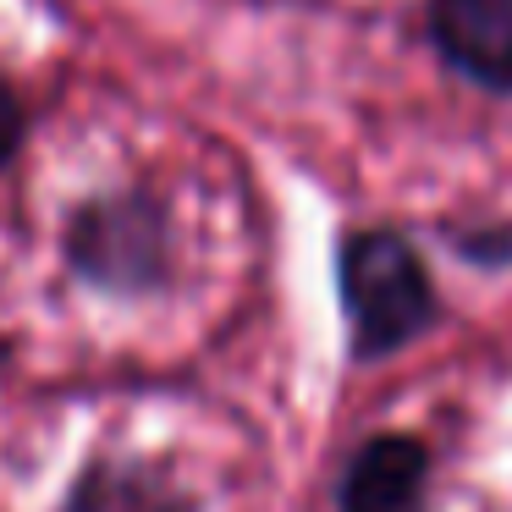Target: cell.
<instances>
[{"label": "cell", "instance_id": "1", "mask_svg": "<svg viewBox=\"0 0 512 512\" xmlns=\"http://www.w3.org/2000/svg\"><path fill=\"white\" fill-rule=\"evenodd\" d=\"M336 292L347 314V353L380 364L413 347L441 320V292L424 254L391 226L347 232L336 248Z\"/></svg>", "mask_w": 512, "mask_h": 512}, {"label": "cell", "instance_id": "2", "mask_svg": "<svg viewBox=\"0 0 512 512\" xmlns=\"http://www.w3.org/2000/svg\"><path fill=\"white\" fill-rule=\"evenodd\" d=\"M67 265L89 287L138 298L155 292L171 270V221L149 193H105L89 199L67 226Z\"/></svg>", "mask_w": 512, "mask_h": 512}, {"label": "cell", "instance_id": "3", "mask_svg": "<svg viewBox=\"0 0 512 512\" xmlns=\"http://www.w3.org/2000/svg\"><path fill=\"white\" fill-rule=\"evenodd\" d=\"M424 34L463 83L512 100V0H430Z\"/></svg>", "mask_w": 512, "mask_h": 512}, {"label": "cell", "instance_id": "4", "mask_svg": "<svg viewBox=\"0 0 512 512\" xmlns=\"http://www.w3.org/2000/svg\"><path fill=\"white\" fill-rule=\"evenodd\" d=\"M435 457L419 435H369L336 474V512H430Z\"/></svg>", "mask_w": 512, "mask_h": 512}, {"label": "cell", "instance_id": "6", "mask_svg": "<svg viewBox=\"0 0 512 512\" xmlns=\"http://www.w3.org/2000/svg\"><path fill=\"white\" fill-rule=\"evenodd\" d=\"M452 248L479 270H507L512 265V226H474V232H457Z\"/></svg>", "mask_w": 512, "mask_h": 512}, {"label": "cell", "instance_id": "7", "mask_svg": "<svg viewBox=\"0 0 512 512\" xmlns=\"http://www.w3.org/2000/svg\"><path fill=\"white\" fill-rule=\"evenodd\" d=\"M23 133H28V116H23V100L6 78H0V166L23 149Z\"/></svg>", "mask_w": 512, "mask_h": 512}, {"label": "cell", "instance_id": "5", "mask_svg": "<svg viewBox=\"0 0 512 512\" xmlns=\"http://www.w3.org/2000/svg\"><path fill=\"white\" fill-rule=\"evenodd\" d=\"M61 512H193L188 490L144 457H94L72 479Z\"/></svg>", "mask_w": 512, "mask_h": 512}]
</instances>
